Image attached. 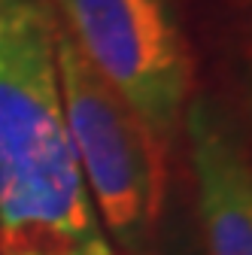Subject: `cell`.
Here are the masks:
<instances>
[{
    "mask_svg": "<svg viewBox=\"0 0 252 255\" xmlns=\"http://www.w3.org/2000/svg\"><path fill=\"white\" fill-rule=\"evenodd\" d=\"M152 255H204V252H201L195 231H188V225L182 219H176V222L164 219L161 234H158V246H155Z\"/></svg>",
    "mask_w": 252,
    "mask_h": 255,
    "instance_id": "obj_5",
    "label": "cell"
},
{
    "mask_svg": "<svg viewBox=\"0 0 252 255\" xmlns=\"http://www.w3.org/2000/svg\"><path fill=\"white\" fill-rule=\"evenodd\" d=\"M52 0H0V255H116L64 128Z\"/></svg>",
    "mask_w": 252,
    "mask_h": 255,
    "instance_id": "obj_1",
    "label": "cell"
},
{
    "mask_svg": "<svg viewBox=\"0 0 252 255\" xmlns=\"http://www.w3.org/2000/svg\"><path fill=\"white\" fill-rule=\"evenodd\" d=\"M179 137L195 179L204 255H252V164L237 119L213 94H192Z\"/></svg>",
    "mask_w": 252,
    "mask_h": 255,
    "instance_id": "obj_4",
    "label": "cell"
},
{
    "mask_svg": "<svg viewBox=\"0 0 252 255\" xmlns=\"http://www.w3.org/2000/svg\"><path fill=\"white\" fill-rule=\"evenodd\" d=\"M61 24L170 152L192 101V49L176 0H52Z\"/></svg>",
    "mask_w": 252,
    "mask_h": 255,
    "instance_id": "obj_3",
    "label": "cell"
},
{
    "mask_svg": "<svg viewBox=\"0 0 252 255\" xmlns=\"http://www.w3.org/2000/svg\"><path fill=\"white\" fill-rule=\"evenodd\" d=\"M55 64L70 149L110 246L116 255H152L167 219L170 149L91 67L61 18Z\"/></svg>",
    "mask_w": 252,
    "mask_h": 255,
    "instance_id": "obj_2",
    "label": "cell"
}]
</instances>
